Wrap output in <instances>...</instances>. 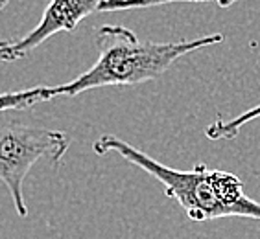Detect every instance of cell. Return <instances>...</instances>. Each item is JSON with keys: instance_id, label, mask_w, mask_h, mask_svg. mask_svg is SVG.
<instances>
[{"instance_id": "obj_2", "label": "cell", "mask_w": 260, "mask_h": 239, "mask_svg": "<svg viewBox=\"0 0 260 239\" xmlns=\"http://www.w3.org/2000/svg\"><path fill=\"white\" fill-rule=\"evenodd\" d=\"M223 39V33H209L174 43H144L125 26L104 24L94 31L96 63L76 79L57 87V96L76 98L102 87H131L155 81L183 55L220 45Z\"/></svg>"}, {"instance_id": "obj_8", "label": "cell", "mask_w": 260, "mask_h": 239, "mask_svg": "<svg viewBox=\"0 0 260 239\" xmlns=\"http://www.w3.org/2000/svg\"><path fill=\"white\" fill-rule=\"evenodd\" d=\"M8 4H10V0H0V11L4 10V8H6Z\"/></svg>"}, {"instance_id": "obj_3", "label": "cell", "mask_w": 260, "mask_h": 239, "mask_svg": "<svg viewBox=\"0 0 260 239\" xmlns=\"http://www.w3.org/2000/svg\"><path fill=\"white\" fill-rule=\"evenodd\" d=\"M70 147L65 131L28 125L15 120L0 122V180L4 182L19 217L28 215L24 180L39 160L59 164Z\"/></svg>"}, {"instance_id": "obj_1", "label": "cell", "mask_w": 260, "mask_h": 239, "mask_svg": "<svg viewBox=\"0 0 260 239\" xmlns=\"http://www.w3.org/2000/svg\"><path fill=\"white\" fill-rule=\"evenodd\" d=\"M96 154L116 153L139 170L159 180L166 197L185 210L186 217L196 223L221 217H247L260 221V203L247 197L244 182L235 173L210 170L207 164H196L190 170H175L160 164L144 151L115 135H102L92 144Z\"/></svg>"}, {"instance_id": "obj_7", "label": "cell", "mask_w": 260, "mask_h": 239, "mask_svg": "<svg viewBox=\"0 0 260 239\" xmlns=\"http://www.w3.org/2000/svg\"><path fill=\"white\" fill-rule=\"evenodd\" d=\"M216 4L218 8H231L238 0H104L100 4V11H133V10H146V8H155V6L177 4Z\"/></svg>"}, {"instance_id": "obj_5", "label": "cell", "mask_w": 260, "mask_h": 239, "mask_svg": "<svg viewBox=\"0 0 260 239\" xmlns=\"http://www.w3.org/2000/svg\"><path fill=\"white\" fill-rule=\"evenodd\" d=\"M57 96V87H34L26 90H15V92H2L0 94V112L8 110H26L35 105L52 101Z\"/></svg>"}, {"instance_id": "obj_6", "label": "cell", "mask_w": 260, "mask_h": 239, "mask_svg": "<svg viewBox=\"0 0 260 239\" xmlns=\"http://www.w3.org/2000/svg\"><path fill=\"white\" fill-rule=\"evenodd\" d=\"M260 118V103L251 107L249 110H245L242 114H236L231 120H221L216 118L214 122H210L205 127V136L212 142H220V140H235L240 135V131L245 125L253 122V120Z\"/></svg>"}, {"instance_id": "obj_4", "label": "cell", "mask_w": 260, "mask_h": 239, "mask_svg": "<svg viewBox=\"0 0 260 239\" xmlns=\"http://www.w3.org/2000/svg\"><path fill=\"white\" fill-rule=\"evenodd\" d=\"M104 0H48L39 24L19 39L0 41V61L13 63L24 59L35 48L57 33H70L94 11H100Z\"/></svg>"}]
</instances>
